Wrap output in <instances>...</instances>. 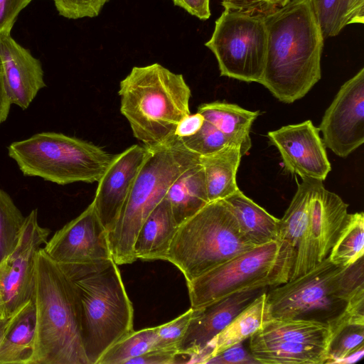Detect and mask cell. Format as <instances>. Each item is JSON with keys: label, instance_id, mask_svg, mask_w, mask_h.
Wrapping results in <instances>:
<instances>
[{"label": "cell", "instance_id": "obj_34", "mask_svg": "<svg viewBox=\"0 0 364 364\" xmlns=\"http://www.w3.org/2000/svg\"><path fill=\"white\" fill-rule=\"evenodd\" d=\"M180 139L186 149L199 156L213 153L227 144H232L218 128L205 119L195 134Z\"/></svg>", "mask_w": 364, "mask_h": 364}, {"label": "cell", "instance_id": "obj_39", "mask_svg": "<svg viewBox=\"0 0 364 364\" xmlns=\"http://www.w3.org/2000/svg\"><path fill=\"white\" fill-rule=\"evenodd\" d=\"M207 364H259L250 351L243 346L242 342L232 346L208 358Z\"/></svg>", "mask_w": 364, "mask_h": 364}, {"label": "cell", "instance_id": "obj_6", "mask_svg": "<svg viewBox=\"0 0 364 364\" xmlns=\"http://www.w3.org/2000/svg\"><path fill=\"white\" fill-rule=\"evenodd\" d=\"M363 257L342 267L327 257L307 272L267 290L271 318L304 319L329 323L364 284Z\"/></svg>", "mask_w": 364, "mask_h": 364}, {"label": "cell", "instance_id": "obj_26", "mask_svg": "<svg viewBox=\"0 0 364 364\" xmlns=\"http://www.w3.org/2000/svg\"><path fill=\"white\" fill-rule=\"evenodd\" d=\"M225 200L233 212L242 233L251 244L259 246L279 240V219L240 189Z\"/></svg>", "mask_w": 364, "mask_h": 364}, {"label": "cell", "instance_id": "obj_42", "mask_svg": "<svg viewBox=\"0 0 364 364\" xmlns=\"http://www.w3.org/2000/svg\"><path fill=\"white\" fill-rule=\"evenodd\" d=\"M175 6H179L191 15L200 20L205 21L211 15L210 0H171Z\"/></svg>", "mask_w": 364, "mask_h": 364}, {"label": "cell", "instance_id": "obj_5", "mask_svg": "<svg viewBox=\"0 0 364 364\" xmlns=\"http://www.w3.org/2000/svg\"><path fill=\"white\" fill-rule=\"evenodd\" d=\"M146 149L119 220L108 233L112 259L117 265L137 259L134 245L142 223L166 196L173 182L199 161L200 156L186 149L176 136L169 142Z\"/></svg>", "mask_w": 364, "mask_h": 364}, {"label": "cell", "instance_id": "obj_31", "mask_svg": "<svg viewBox=\"0 0 364 364\" xmlns=\"http://www.w3.org/2000/svg\"><path fill=\"white\" fill-rule=\"evenodd\" d=\"M159 326L133 331L112 345L97 364H126L130 359L153 349Z\"/></svg>", "mask_w": 364, "mask_h": 364}, {"label": "cell", "instance_id": "obj_24", "mask_svg": "<svg viewBox=\"0 0 364 364\" xmlns=\"http://www.w3.org/2000/svg\"><path fill=\"white\" fill-rule=\"evenodd\" d=\"M242 156L240 147L233 144H227L213 153L200 156L210 202L225 199L239 190L236 174Z\"/></svg>", "mask_w": 364, "mask_h": 364}, {"label": "cell", "instance_id": "obj_19", "mask_svg": "<svg viewBox=\"0 0 364 364\" xmlns=\"http://www.w3.org/2000/svg\"><path fill=\"white\" fill-rule=\"evenodd\" d=\"M348 207L342 198L326 190L318 181L310 203L309 237L318 262L326 258L348 218Z\"/></svg>", "mask_w": 364, "mask_h": 364}, {"label": "cell", "instance_id": "obj_40", "mask_svg": "<svg viewBox=\"0 0 364 364\" xmlns=\"http://www.w3.org/2000/svg\"><path fill=\"white\" fill-rule=\"evenodd\" d=\"M33 0H0V33H11L19 13Z\"/></svg>", "mask_w": 364, "mask_h": 364}, {"label": "cell", "instance_id": "obj_38", "mask_svg": "<svg viewBox=\"0 0 364 364\" xmlns=\"http://www.w3.org/2000/svg\"><path fill=\"white\" fill-rule=\"evenodd\" d=\"M291 0H222L225 9L262 16L270 14L282 8Z\"/></svg>", "mask_w": 364, "mask_h": 364}, {"label": "cell", "instance_id": "obj_2", "mask_svg": "<svg viewBox=\"0 0 364 364\" xmlns=\"http://www.w3.org/2000/svg\"><path fill=\"white\" fill-rule=\"evenodd\" d=\"M33 301L36 338L31 364H90L76 289L43 247L36 255Z\"/></svg>", "mask_w": 364, "mask_h": 364}, {"label": "cell", "instance_id": "obj_25", "mask_svg": "<svg viewBox=\"0 0 364 364\" xmlns=\"http://www.w3.org/2000/svg\"><path fill=\"white\" fill-rule=\"evenodd\" d=\"M173 215L180 225L210 201L205 173L200 161L184 171L171 185L166 194Z\"/></svg>", "mask_w": 364, "mask_h": 364}, {"label": "cell", "instance_id": "obj_30", "mask_svg": "<svg viewBox=\"0 0 364 364\" xmlns=\"http://www.w3.org/2000/svg\"><path fill=\"white\" fill-rule=\"evenodd\" d=\"M363 254L364 214L363 212L348 213L328 257L336 265L348 267L363 257Z\"/></svg>", "mask_w": 364, "mask_h": 364}, {"label": "cell", "instance_id": "obj_46", "mask_svg": "<svg viewBox=\"0 0 364 364\" xmlns=\"http://www.w3.org/2000/svg\"><path fill=\"white\" fill-rule=\"evenodd\" d=\"M0 67H2V66H1V60H0Z\"/></svg>", "mask_w": 364, "mask_h": 364}, {"label": "cell", "instance_id": "obj_35", "mask_svg": "<svg viewBox=\"0 0 364 364\" xmlns=\"http://www.w3.org/2000/svg\"><path fill=\"white\" fill-rule=\"evenodd\" d=\"M327 325L329 329V344L344 327L349 325L364 326V284L356 288L341 313Z\"/></svg>", "mask_w": 364, "mask_h": 364}, {"label": "cell", "instance_id": "obj_18", "mask_svg": "<svg viewBox=\"0 0 364 364\" xmlns=\"http://www.w3.org/2000/svg\"><path fill=\"white\" fill-rule=\"evenodd\" d=\"M318 181L302 179L283 217L279 219V240L287 241L296 252L289 280L307 272L318 264L317 255L309 237L310 203Z\"/></svg>", "mask_w": 364, "mask_h": 364}, {"label": "cell", "instance_id": "obj_16", "mask_svg": "<svg viewBox=\"0 0 364 364\" xmlns=\"http://www.w3.org/2000/svg\"><path fill=\"white\" fill-rule=\"evenodd\" d=\"M268 288L237 293L209 304L193 309L188 328L178 351L189 357L194 363L208 344L245 309L257 296Z\"/></svg>", "mask_w": 364, "mask_h": 364}, {"label": "cell", "instance_id": "obj_27", "mask_svg": "<svg viewBox=\"0 0 364 364\" xmlns=\"http://www.w3.org/2000/svg\"><path fill=\"white\" fill-rule=\"evenodd\" d=\"M249 339L318 346L328 350L329 329L326 323L316 321L271 318Z\"/></svg>", "mask_w": 364, "mask_h": 364}, {"label": "cell", "instance_id": "obj_17", "mask_svg": "<svg viewBox=\"0 0 364 364\" xmlns=\"http://www.w3.org/2000/svg\"><path fill=\"white\" fill-rule=\"evenodd\" d=\"M0 60L11 105L26 109L46 87L41 62L8 33H0Z\"/></svg>", "mask_w": 364, "mask_h": 364}, {"label": "cell", "instance_id": "obj_22", "mask_svg": "<svg viewBox=\"0 0 364 364\" xmlns=\"http://www.w3.org/2000/svg\"><path fill=\"white\" fill-rule=\"evenodd\" d=\"M36 338L33 299L15 313L0 343V364H31Z\"/></svg>", "mask_w": 364, "mask_h": 364}, {"label": "cell", "instance_id": "obj_10", "mask_svg": "<svg viewBox=\"0 0 364 364\" xmlns=\"http://www.w3.org/2000/svg\"><path fill=\"white\" fill-rule=\"evenodd\" d=\"M205 46L215 55L221 76L261 82L267 50L262 16L225 9Z\"/></svg>", "mask_w": 364, "mask_h": 364}, {"label": "cell", "instance_id": "obj_20", "mask_svg": "<svg viewBox=\"0 0 364 364\" xmlns=\"http://www.w3.org/2000/svg\"><path fill=\"white\" fill-rule=\"evenodd\" d=\"M178 225L166 196L142 223L134 245L136 259L166 260Z\"/></svg>", "mask_w": 364, "mask_h": 364}, {"label": "cell", "instance_id": "obj_8", "mask_svg": "<svg viewBox=\"0 0 364 364\" xmlns=\"http://www.w3.org/2000/svg\"><path fill=\"white\" fill-rule=\"evenodd\" d=\"M24 176L59 185L98 182L114 155L90 141L57 132H41L8 147Z\"/></svg>", "mask_w": 364, "mask_h": 364}, {"label": "cell", "instance_id": "obj_23", "mask_svg": "<svg viewBox=\"0 0 364 364\" xmlns=\"http://www.w3.org/2000/svg\"><path fill=\"white\" fill-rule=\"evenodd\" d=\"M197 112L218 128L232 144L238 145L242 155L252 146L250 130L259 111L244 109L236 104L215 101L201 104Z\"/></svg>", "mask_w": 364, "mask_h": 364}, {"label": "cell", "instance_id": "obj_41", "mask_svg": "<svg viewBox=\"0 0 364 364\" xmlns=\"http://www.w3.org/2000/svg\"><path fill=\"white\" fill-rule=\"evenodd\" d=\"M178 355L176 350L153 349L130 359L126 364H173L179 362Z\"/></svg>", "mask_w": 364, "mask_h": 364}, {"label": "cell", "instance_id": "obj_28", "mask_svg": "<svg viewBox=\"0 0 364 364\" xmlns=\"http://www.w3.org/2000/svg\"><path fill=\"white\" fill-rule=\"evenodd\" d=\"M249 348L259 364H324L328 360L327 348L318 346L250 340Z\"/></svg>", "mask_w": 364, "mask_h": 364}, {"label": "cell", "instance_id": "obj_45", "mask_svg": "<svg viewBox=\"0 0 364 364\" xmlns=\"http://www.w3.org/2000/svg\"><path fill=\"white\" fill-rule=\"evenodd\" d=\"M11 317L12 316L9 317V318L0 317V343H1L2 338L5 334L6 328L10 323Z\"/></svg>", "mask_w": 364, "mask_h": 364}, {"label": "cell", "instance_id": "obj_37", "mask_svg": "<svg viewBox=\"0 0 364 364\" xmlns=\"http://www.w3.org/2000/svg\"><path fill=\"white\" fill-rule=\"evenodd\" d=\"M59 14L69 19L96 17L110 0H53Z\"/></svg>", "mask_w": 364, "mask_h": 364}, {"label": "cell", "instance_id": "obj_12", "mask_svg": "<svg viewBox=\"0 0 364 364\" xmlns=\"http://www.w3.org/2000/svg\"><path fill=\"white\" fill-rule=\"evenodd\" d=\"M326 148L346 158L364 142V68L346 81L318 127Z\"/></svg>", "mask_w": 364, "mask_h": 364}, {"label": "cell", "instance_id": "obj_9", "mask_svg": "<svg viewBox=\"0 0 364 364\" xmlns=\"http://www.w3.org/2000/svg\"><path fill=\"white\" fill-rule=\"evenodd\" d=\"M295 249L277 240L255 247L187 282L191 307L198 308L245 291L270 288L289 281Z\"/></svg>", "mask_w": 364, "mask_h": 364}, {"label": "cell", "instance_id": "obj_13", "mask_svg": "<svg viewBox=\"0 0 364 364\" xmlns=\"http://www.w3.org/2000/svg\"><path fill=\"white\" fill-rule=\"evenodd\" d=\"M43 248L59 264L113 259L108 232L98 217L93 202L55 232Z\"/></svg>", "mask_w": 364, "mask_h": 364}, {"label": "cell", "instance_id": "obj_29", "mask_svg": "<svg viewBox=\"0 0 364 364\" xmlns=\"http://www.w3.org/2000/svg\"><path fill=\"white\" fill-rule=\"evenodd\" d=\"M324 39L348 25L364 23V0H309Z\"/></svg>", "mask_w": 364, "mask_h": 364}, {"label": "cell", "instance_id": "obj_43", "mask_svg": "<svg viewBox=\"0 0 364 364\" xmlns=\"http://www.w3.org/2000/svg\"><path fill=\"white\" fill-rule=\"evenodd\" d=\"M204 120L203 115L198 112L188 114L179 122L175 136L182 139L195 134L202 127Z\"/></svg>", "mask_w": 364, "mask_h": 364}, {"label": "cell", "instance_id": "obj_36", "mask_svg": "<svg viewBox=\"0 0 364 364\" xmlns=\"http://www.w3.org/2000/svg\"><path fill=\"white\" fill-rule=\"evenodd\" d=\"M192 312L193 309L191 307L173 320L159 326L157 338L153 349L178 350V347L188 328Z\"/></svg>", "mask_w": 364, "mask_h": 364}, {"label": "cell", "instance_id": "obj_4", "mask_svg": "<svg viewBox=\"0 0 364 364\" xmlns=\"http://www.w3.org/2000/svg\"><path fill=\"white\" fill-rule=\"evenodd\" d=\"M118 93L122 114L146 147L173 140L179 122L191 114V91L183 76L156 63L133 67Z\"/></svg>", "mask_w": 364, "mask_h": 364}, {"label": "cell", "instance_id": "obj_21", "mask_svg": "<svg viewBox=\"0 0 364 364\" xmlns=\"http://www.w3.org/2000/svg\"><path fill=\"white\" fill-rule=\"evenodd\" d=\"M267 290L257 296L208 344L194 363H205L212 356L250 338L271 319Z\"/></svg>", "mask_w": 364, "mask_h": 364}, {"label": "cell", "instance_id": "obj_3", "mask_svg": "<svg viewBox=\"0 0 364 364\" xmlns=\"http://www.w3.org/2000/svg\"><path fill=\"white\" fill-rule=\"evenodd\" d=\"M78 296L81 333L90 364L134 331V309L113 259L59 264Z\"/></svg>", "mask_w": 364, "mask_h": 364}, {"label": "cell", "instance_id": "obj_15", "mask_svg": "<svg viewBox=\"0 0 364 364\" xmlns=\"http://www.w3.org/2000/svg\"><path fill=\"white\" fill-rule=\"evenodd\" d=\"M146 153L145 146L134 144L114 155L97 182L92 202L108 233L119 220Z\"/></svg>", "mask_w": 364, "mask_h": 364}, {"label": "cell", "instance_id": "obj_1", "mask_svg": "<svg viewBox=\"0 0 364 364\" xmlns=\"http://www.w3.org/2000/svg\"><path fill=\"white\" fill-rule=\"evenodd\" d=\"M264 85L280 102L304 97L321 77L324 38L309 0H291L266 15Z\"/></svg>", "mask_w": 364, "mask_h": 364}, {"label": "cell", "instance_id": "obj_7", "mask_svg": "<svg viewBox=\"0 0 364 364\" xmlns=\"http://www.w3.org/2000/svg\"><path fill=\"white\" fill-rule=\"evenodd\" d=\"M255 247L242 233L229 204L220 199L178 226L166 260L189 282Z\"/></svg>", "mask_w": 364, "mask_h": 364}, {"label": "cell", "instance_id": "obj_14", "mask_svg": "<svg viewBox=\"0 0 364 364\" xmlns=\"http://www.w3.org/2000/svg\"><path fill=\"white\" fill-rule=\"evenodd\" d=\"M267 136L279 151L286 171L301 179L323 181L331 170L318 129L311 120L283 126Z\"/></svg>", "mask_w": 364, "mask_h": 364}, {"label": "cell", "instance_id": "obj_32", "mask_svg": "<svg viewBox=\"0 0 364 364\" xmlns=\"http://www.w3.org/2000/svg\"><path fill=\"white\" fill-rule=\"evenodd\" d=\"M25 219L10 196L0 189V265L15 250Z\"/></svg>", "mask_w": 364, "mask_h": 364}, {"label": "cell", "instance_id": "obj_44", "mask_svg": "<svg viewBox=\"0 0 364 364\" xmlns=\"http://www.w3.org/2000/svg\"><path fill=\"white\" fill-rule=\"evenodd\" d=\"M11 105L4 85L2 67H0V124L7 119Z\"/></svg>", "mask_w": 364, "mask_h": 364}, {"label": "cell", "instance_id": "obj_11", "mask_svg": "<svg viewBox=\"0 0 364 364\" xmlns=\"http://www.w3.org/2000/svg\"><path fill=\"white\" fill-rule=\"evenodd\" d=\"M50 230L38 221L37 209L26 217L18 244L0 265V317L12 316L33 299L36 255Z\"/></svg>", "mask_w": 364, "mask_h": 364}, {"label": "cell", "instance_id": "obj_33", "mask_svg": "<svg viewBox=\"0 0 364 364\" xmlns=\"http://www.w3.org/2000/svg\"><path fill=\"white\" fill-rule=\"evenodd\" d=\"M363 338L364 326L344 327L330 342L326 363H341L347 357L364 348Z\"/></svg>", "mask_w": 364, "mask_h": 364}]
</instances>
